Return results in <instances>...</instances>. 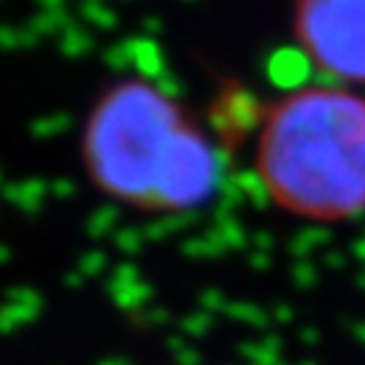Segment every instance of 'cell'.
Instances as JSON below:
<instances>
[{
  "instance_id": "1",
  "label": "cell",
  "mask_w": 365,
  "mask_h": 365,
  "mask_svg": "<svg viewBox=\"0 0 365 365\" xmlns=\"http://www.w3.org/2000/svg\"><path fill=\"white\" fill-rule=\"evenodd\" d=\"M84 165L106 195L149 211L192 209L220 182L209 138L182 106L141 78L119 81L92 106Z\"/></svg>"
},
{
  "instance_id": "2",
  "label": "cell",
  "mask_w": 365,
  "mask_h": 365,
  "mask_svg": "<svg viewBox=\"0 0 365 365\" xmlns=\"http://www.w3.org/2000/svg\"><path fill=\"white\" fill-rule=\"evenodd\" d=\"M255 165L268 197L295 217L365 211V98L339 87L282 95L260 114Z\"/></svg>"
},
{
  "instance_id": "3",
  "label": "cell",
  "mask_w": 365,
  "mask_h": 365,
  "mask_svg": "<svg viewBox=\"0 0 365 365\" xmlns=\"http://www.w3.org/2000/svg\"><path fill=\"white\" fill-rule=\"evenodd\" d=\"M295 38L319 71L365 84V0H295Z\"/></svg>"
}]
</instances>
